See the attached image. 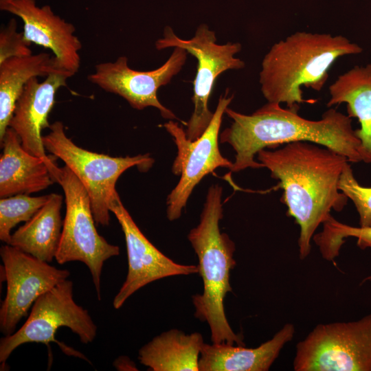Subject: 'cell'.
Listing matches in <instances>:
<instances>
[{"instance_id": "6da1fadb", "label": "cell", "mask_w": 371, "mask_h": 371, "mask_svg": "<svg viewBox=\"0 0 371 371\" xmlns=\"http://www.w3.org/2000/svg\"><path fill=\"white\" fill-rule=\"evenodd\" d=\"M256 156L283 189L288 214L300 227V258L304 259L319 225L331 216L332 210L339 212L347 203L348 197L340 192L338 183L349 161L328 148L303 141L273 150L262 149Z\"/></svg>"}, {"instance_id": "7a4b0ae2", "label": "cell", "mask_w": 371, "mask_h": 371, "mask_svg": "<svg viewBox=\"0 0 371 371\" xmlns=\"http://www.w3.org/2000/svg\"><path fill=\"white\" fill-rule=\"evenodd\" d=\"M298 109L267 102L252 114L245 115L227 107L225 113L232 123L221 133L220 142L229 144L236 152L231 171L264 168L254 159L258 151L299 141L328 148L349 162L361 161V142L350 116L329 109L320 120H311L301 117Z\"/></svg>"}, {"instance_id": "3957f363", "label": "cell", "mask_w": 371, "mask_h": 371, "mask_svg": "<svg viewBox=\"0 0 371 371\" xmlns=\"http://www.w3.org/2000/svg\"><path fill=\"white\" fill-rule=\"evenodd\" d=\"M362 51L342 35L296 32L273 44L264 56L259 78L261 92L267 102L285 103L289 108L313 103L303 98L301 87L321 91L339 58Z\"/></svg>"}, {"instance_id": "277c9868", "label": "cell", "mask_w": 371, "mask_h": 371, "mask_svg": "<svg viewBox=\"0 0 371 371\" xmlns=\"http://www.w3.org/2000/svg\"><path fill=\"white\" fill-rule=\"evenodd\" d=\"M222 192L218 184L209 188L199 223L188 235L199 260L198 273L203 285V293L193 295L192 300L194 316L207 322L212 343L244 346L243 335L233 331L224 308L225 297L232 291L230 271L236 262L235 244L219 228L223 216Z\"/></svg>"}, {"instance_id": "5b68a950", "label": "cell", "mask_w": 371, "mask_h": 371, "mask_svg": "<svg viewBox=\"0 0 371 371\" xmlns=\"http://www.w3.org/2000/svg\"><path fill=\"white\" fill-rule=\"evenodd\" d=\"M49 133L43 136L46 151L61 159L87 190L97 225L110 222L109 203L117 192L115 184L122 174L136 166L141 171L150 169L154 159L148 153L130 157H111L77 146L65 133L63 124H50Z\"/></svg>"}, {"instance_id": "8992f818", "label": "cell", "mask_w": 371, "mask_h": 371, "mask_svg": "<svg viewBox=\"0 0 371 371\" xmlns=\"http://www.w3.org/2000/svg\"><path fill=\"white\" fill-rule=\"evenodd\" d=\"M52 177L63 188L66 205L61 238L55 259L60 265L80 261L87 266L101 300L100 282L104 263L120 254V247L109 243L96 229L88 192L67 166H48Z\"/></svg>"}, {"instance_id": "52a82bcc", "label": "cell", "mask_w": 371, "mask_h": 371, "mask_svg": "<svg viewBox=\"0 0 371 371\" xmlns=\"http://www.w3.org/2000/svg\"><path fill=\"white\" fill-rule=\"evenodd\" d=\"M63 326L76 334L83 344L92 342L97 335V326L88 311L74 301L73 282L68 279L41 295L33 304L24 324L1 339V368H5L16 348L26 343H42L49 347L50 342H55L66 355L90 362L83 354L55 338L58 329Z\"/></svg>"}, {"instance_id": "ba28073f", "label": "cell", "mask_w": 371, "mask_h": 371, "mask_svg": "<svg viewBox=\"0 0 371 371\" xmlns=\"http://www.w3.org/2000/svg\"><path fill=\"white\" fill-rule=\"evenodd\" d=\"M295 371H371V314L317 325L297 343Z\"/></svg>"}, {"instance_id": "9c48e42d", "label": "cell", "mask_w": 371, "mask_h": 371, "mask_svg": "<svg viewBox=\"0 0 371 371\" xmlns=\"http://www.w3.org/2000/svg\"><path fill=\"white\" fill-rule=\"evenodd\" d=\"M158 50L179 47L186 49L197 59V69L194 80V94L192 100L194 111L187 122L186 137L190 141L198 139L205 131L213 117L208 106L214 82L223 72L230 69H241L245 63L235 57L242 49L239 43H216L214 31L207 25H200L190 39H182L173 30L166 27L163 37L155 42Z\"/></svg>"}, {"instance_id": "30bf717a", "label": "cell", "mask_w": 371, "mask_h": 371, "mask_svg": "<svg viewBox=\"0 0 371 371\" xmlns=\"http://www.w3.org/2000/svg\"><path fill=\"white\" fill-rule=\"evenodd\" d=\"M234 96L228 91L220 96L210 124L196 140L187 139L186 132L178 123L172 120L164 127L172 136L177 146V156L172 171L180 175V179L167 197V217L170 221L178 219L186 207L194 187L208 174L219 167L231 170L233 162L224 157L218 147V135L223 115Z\"/></svg>"}, {"instance_id": "8fae6325", "label": "cell", "mask_w": 371, "mask_h": 371, "mask_svg": "<svg viewBox=\"0 0 371 371\" xmlns=\"http://www.w3.org/2000/svg\"><path fill=\"white\" fill-rule=\"evenodd\" d=\"M3 262L1 277L7 283L0 308V330L14 333L21 319L43 293L68 279L70 272L58 269L21 250L5 244L0 248Z\"/></svg>"}, {"instance_id": "7c38bea8", "label": "cell", "mask_w": 371, "mask_h": 371, "mask_svg": "<svg viewBox=\"0 0 371 371\" xmlns=\"http://www.w3.org/2000/svg\"><path fill=\"white\" fill-rule=\"evenodd\" d=\"M188 52L179 47L161 67L151 71H140L128 65V58L120 56L114 62L97 64L89 81L106 92L125 99L131 106L142 110L148 106L157 109L166 119L178 120L175 113L159 100V87L169 83L184 65Z\"/></svg>"}, {"instance_id": "4fadbf2b", "label": "cell", "mask_w": 371, "mask_h": 371, "mask_svg": "<svg viewBox=\"0 0 371 371\" xmlns=\"http://www.w3.org/2000/svg\"><path fill=\"white\" fill-rule=\"evenodd\" d=\"M109 207L124 234L128 257L127 276L113 300L114 308H120L134 293L155 280L199 273L198 265L177 263L155 247L137 227L117 192L111 200Z\"/></svg>"}, {"instance_id": "5bb4252c", "label": "cell", "mask_w": 371, "mask_h": 371, "mask_svg": "<svg viewBox=\"0 0 371 371\" xmlns=\"http://www.w3.org/2000/svg\"><path fill=\"white\" fill-rule=\"evenodd\" d=\"M0 10L21 19L25 38L52 50L60 70L70 77L78 72L82 44L73 24L56 15L49 5L38 6L35 0H0Z\"/></svg>"}, {"instance_id": "9a60e30c", "label": "cell", "mask_w": 371, "mask_h": 371, "mask_svg": "<svg viewBox=\"0 0 371 371\" xmlns=\"http://www.w3.org/2000/svg\"><path fill=\"white\" fill-rule=\"evenodd\" d=\"M69 78L62 72L50 74L42 82L37 77L32 78L19 98L9 123V127L20 137L24 149L47 163L54 161L56 157L47 155L41 133L49 128L48 117L55 103L56 93L66 86Z\"/></svg>"}, {"instance_id": "2e32d148", "label": "cell", "mask_w": 371, "mask_h": 371, "mask_svg": "<svg viewBox=\"0 0 371 371\" xmlns=\"http://www.w3.org/2000/svg\"><path fill=\"white\" fill-rule=\"evenodd\" d=\"M0 197L30 194L45 190L55 181L47 163L26 151L17 133L8 127L1 141Z\"/></svg>"}, {"instance_id": "e0dca14e", "label": "cell", "mask_w": 371, "mask_h": 371, "mask_svg": "<svg viewBox=\"0 0 371 371\" xmlns=\"http://www.w3.org/2000/svg\"><path fill=\"white\" fill-rule=\"evenodd\" d=\"M291 324H284L271 339L256 348L227 344L204 343L199 357L200 371H267L284 346L294 335Z\"/></svg>"}, {"instance_id": "ac0fdd59", "label": "cell", "mask_w": 371, "mask_h": 371, "mask_svg": "<svg viewBox=\"0 0 371 371\" xmlns=\"http://www.w3.org/2000/svg\"><path fill=\"white\" fill-rule=\"evenodd\" d=\"M329 93L328 106L346 103L348 116L358 119L360 128L355 133L361 142V161L371 164V64L355 66L339 76Z\"/></svg>"}, {"instance_id": "d6986e66", "label": "cell", "mask_w": 371, "mask_h": 371, "mask_svg": "<svg viewBox=\"0 0 371 371\" xmlns=\"http://www.w3.org/2000/svg\"><path fill=\"white\" fill-rule=\"evenodd\" d=\"M63 200L59 194H49L46 203L11 235L8 245L38 260L52 262L61 238Z\"/></svg>"}, {"instance_id": "ffe728a7", "label": "cell", "mask_w": 371, "mask_h": 371, "mask_svg": "<svg viewBox=\"0 0 371 371\" xmlns=\"http://www.w3.org/2000/svg\"><path fill=\"white\" fill-rule=\"evenodd\" d=\"M204 344L199 333L171 329L155 336L138 352L139 362L153 371H199Z\"/></svg>"}, {"instance_id": "44dd1931", "label": "cell", "mask_w": 371, "mask_h": 371, "mask_svg": "<svg viewBox=\"0 0 371 371\" xmlns=\"http://www.w3.org/2000/svg\"><path fill=\"white\" fill-rule=\"evenodd\" d=\"M54 72L68 75L57 67L54 56L45 52L11 57L0 63V141L9 127L16 103L27 82L32 78L47 76Z\"/></svg>"}, {"instance_id": "7402d4cb", "label": "cell", "mask_w": 371, "mask_h": 371, "mask_svg": "<svg viewBox=\"0 0 371 371\" xmlns=\"http://www.w3.org/2000/svg\"><path fill=\"white\" fill-rule=\"evenodd\" d=\"M323 225V231L313 238L323 258L328 260L339 255L344 238L348 237L357 238V245L361 249L371 248V227H352L336 221L332 216ZM368 280L371 281V276L363 281Z\"/></svg>"}, {"instance_id": "603a6c76", "label": "cell", "mask_w": 371, "mask_h": 371, "mask_svg": "<svg viewBox=\"0 0 371 371\" xmlns=\"http://www.w3.org/2000/svg\"><path fill=\"white\" fill-rule=\"evenodd\" d=\"M49 194L31 196L19 194L0 200V240L9 244L12 229L29 221L47 201Z\"/></svg>"}, {"instance_id": "cb8c5ba5", "label": "cell", "mask_w": 371, "mask_h": 371, "mask_svg": "<svg viewBox=\"0 0 371 371\" xmlns=\"http://www.w3.org/2000/svg\"><path fill=\"white\" fill-rule=\"evenodd\" d=\"M338 188L353 202L359 216L360 227H371V187L359 183L349 162L342 170Z\"/></svg>"}, {"instance_id": "d4e9b609", "label": "cell", "mask_w": 371, "mask_h": 371, "mask_svg": "<svg viewBox=\"0 0 371 371\" xmlns=\"http://www.w3.org/2000/svg\"><path fill=\"white\" fill-rule=\"evenodd\" d=\"M17 23L12 19L0 30V63L16 56L32 55L31 43L24 37L23 32L16 31Z\"/></svg>"}, {"instance_id": "484cf974", "label": "cell", "mask_w": 371, "mask_h": 371, "mask_svg": "<svg viewBox=\"0 0 371 371\" xmlns=\"http://www.w3.org/2000/svg\"><path fill=\"white\" fill-rule=\"evenodd\" d=\"M113 364L114 367L119 370H131L130 368H135L133 362L126 357H120L117 358Z\"/></svg>"}]
</instances>
